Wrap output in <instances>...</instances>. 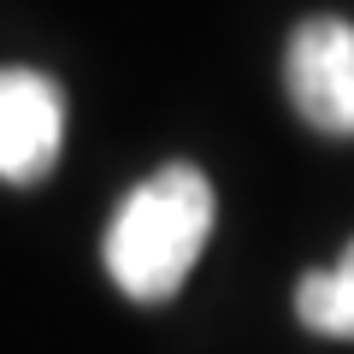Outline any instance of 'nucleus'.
<instances>
[{"label": "nucleus", "instance_id": "4", "mask_svg": "<svg viewBox=\"0 0 354 354\" xmlns=\"http://www.w3.org/2000/svg\"><path fill=\"white\" fill-rule=\"evenodd\" d=\"M295 313L319 337H354V242L330 272H307L295 283Z\"/></svg>", "mask_w": 354, "mask_h": 354}, {"label": "nucleus", "instance_id": "2", "mask_svg": "<svg viewBox=\"0 0 354 354\" xmlns=\"http://www.w3.org/2000/svg\"><path fill=\"white\" fill-rule=\"evenodd\" d=\"M295 113L325 136H354V24L348 18H307L283 53Z\"/></svg>", "mask_w": 354, "mask_h": 354}, {"label": "nucleus", "instance_id": "3", "mask_svg": "<svg viewBox=\"0 0 354 354\" xmlns=\"http://www.w3.org/2000/svg\"><path fill=\"white\" fill-rule=\"evenodd\" d=\"M65 136V95L41 71L6 65L0 71V177L6 183H41L59 165Z\"/></svg>", "mask_w": 354, "mask_h": 354}, {"label": "nucleus", "instance_id": "1", "mask_svg": "<svg viewBox=\"0 0 354 354\" xmlns=\"http://www.w3.org/2000/svg\"><path fill=\"white\" fill-rule=\"evenodd\" d=\"M213 236V183L195 165H165L130 189L106 230V272L130 301H165Z\"/></svg>", "mask_w": 354, "mask_h": 354}]
</instances>
